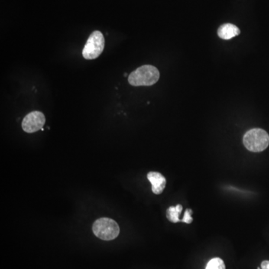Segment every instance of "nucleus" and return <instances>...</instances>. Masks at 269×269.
I'll return each instance as SVG.
<instances>
[{"mask_svg": "<svg viewBox=\"0 0 269 269\" xmlns=\"http://www.w3.org/2000/svg\"><path fill=\"white\" fill-rule=\"evenodd\" d=\"M147 179L152 185V191L156 195L163 193L166 186V179L162 173L158 172H150Z\"/></svg>", "mask_w": 269, "mask_h": 269, "instance_id": "423d86ee", "label": "nucleus"}, {"mask_svg": "<svg viewBox=\"0 0 269 269\" xmlns=\"http://www.w3.org/2000/svg\"><path fill=\"white\" fill-rule=\"evenodd\" d=\"M183 210L182 205L178 204L176 206H170L167 211V218L169 221L173 223L181 221L179 220V215Z\"/></svg>", "mask_w": 269, "mask_h": 269, "instance_id": "6e6552de", "label": "nucleus"}, {"mask_svg": "<svg viewBox=\"0 0 269 269\" xmlns=\"http://www.w3.org/2000/svg\"><path fill=\"white\" fill-rule=\"evenodd\" d=\"M192 210L190 209H187L185 212L184 217H183L182 222L186 223V224H191L193 221V218L192 217Z\"/></svg>", "mask_w": 269, "mask_h": 269, "instance_id": "9d476101", "label": "nucleus"}, {"mask_svg": "<svg viewBox=\"0 0 269 269\" xmlns=\"http://www.w3.org/2000/svg\"><path fill=\"white\" fill-rule=\"evenodd\" d=\"M92 230L97 237L105 241L115 239L120 234L119 226L116 221L108 218L97 220Z\"/></svg>", "mask_w": 269, "mask_h": 269, "instance_id": "7ed1b4c3", "label": "nucleus"}, {"mask_svg": "<svg viewBox=\"0 0 269 269\" xmlns=\"http://www.w3.org/2000/svg\"><path fill=\"white\" fill-rule=\"evenodd\" d=\"M105 47V38L100 31H95L87 40L82 56L87 60H93L101 56Z\"/></svg>", "mask_w": 269, "mask_h": 269, "instance_id": "20e7f679", "label": "nucleus"}, {"mask_svg": "<svg viewBox=\"0 0 269 269\" xmlns=\"http://www.w3.org/2000/svg\"><path fill=\"white\" fill-rule=\"evenodd\" d=\"M240 34V30L236 26L225 24L221 26L218 30V37L224 40H230Z\"/></svg>", "mask_w": 269, "mask_h": 269, "instance_id": "0eeeda50", "label": "nucleus"}, {"mask_svg": "<svg viewBox=\"0 0 269 269\" xmlns=\"http://www.w3.org/2000/svg\"><path fill=\"white\" fill-rule=\"evenodd\" d=\"M158 69L153 65H143L129 75L128 82L133 86H150L160 79Z\"/></svg>", "mask_w": 269, "mask_h": 269, "instance_id": "f257e3e1", "label": "nucleus"}, {"mask_svg": "<svg viewBox=\"0 0 269 269\" xmlns=\"http://www.w3.org/2000/svg\"><path fill=\"white\" fill-rule=\"evenodd\" d=\"M257 269H261V268L259 267Z\"/></svg>", "mask_w": 269, "mask_h": 269, "instance_id": "f8f14e48", "label": "nucleus"}, {"mask_svg": "<svg viewBox=\"0 0 269 269\" xmlns=\"http://www.w3.org/2000/svg\"><path fill=\"white\" fill-rule=\"evenodd\" d=\"M261 269H269V261L266 260V261H263L261 263Z\"/></svg>", "mask_w": 269, "mask_h": 269, "instance_id": "9b49d317", "label": "nucleus"}, {"mask_svg": "<svg viewBox=\"0 0 269 269\" xmlns=\"http://www.w3.org/2000/svg\"><path fill=\"white\" fill-rule=\"evenodd\" d=\"M246 148L251 152H262L269 145V135L262 129H253L247 132L243 138Z\"/></svg>", "mask_w": 269, "mask_h": 269, "instance_id": "f03ea898", "label": "nucleus"}, {"mask_svg": "<svg viewBox=\"0 0 269 269\" xmlns=\"http://www.w3.org/2000/svg\"><path fill=\"white\" fill-rule=\"evenodd\" d=\"M206 269H226L225 264L221 259L218 257L212 259L206 266Z\"/></svg>", "mask_w": 269, "mask_h": 269, "instance_id": "1a4fd4ad", "label": "nucleus"}, {"mask_svg": "<svg viewBox=\"0 0 269 269\" xmlns=\"http://www.w3.org/2000/svg\"><path fill=\"white\" fill-rule=\"evenodd\" d=\"M46 118L42 112L38 111L29 113L23 120L22 128L26 133H33L43 129Z\"/></svg>", "mask_w": 269, "mask_h": 269, "instance_id": "39448f33", "label": "nucleus"}]
</instances>
